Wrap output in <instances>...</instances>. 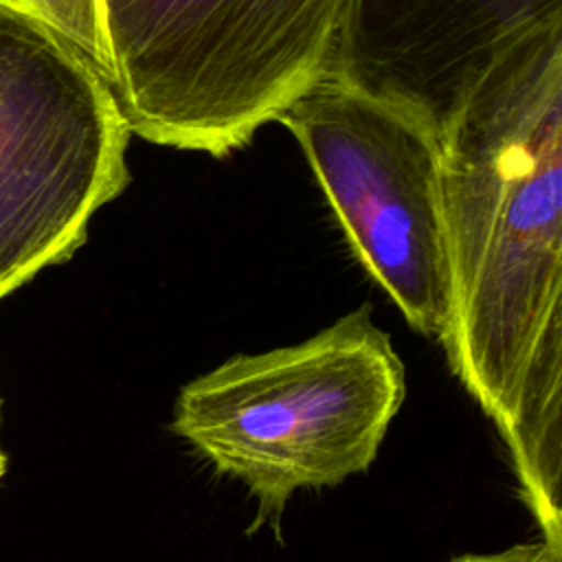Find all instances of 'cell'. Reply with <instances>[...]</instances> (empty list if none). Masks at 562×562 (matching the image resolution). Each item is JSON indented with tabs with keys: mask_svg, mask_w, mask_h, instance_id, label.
<instances>
[{
	"mask_svg": "<svg viewBox=\"0 0 562 562\" xmlns=\"http://www.w3.org/2000/svg\"><path fill=\"white\" fill-rule=\"evenodd\" d=\"M448 364L542 531L562 522V22L518 40L441 138Z\"/></svg>",
	"mask_w": 562,
	"mask_h": 562,
	"instance_id": "6da1fadb",
	"label": "cell"
},
{
	"mask_svg": "<svg viewBox=\"0 0 562 562\" xmlns=\"http://www.w3.org/2000/svg\"><path fill=\"white\" fill-rule=\"evenodd\" d=\"M404 397V362L362 305L303 342L233 356L193 378L176 397L171 430L248 487L255 527L279 529L296 490L369 470Z\"/></svg>",
	"mask_w": 562,
	"mask_h": 562,
	"instance_id": "7a4b0ae2",
	"label": "cell"
},
{
	"mask_svg": "<svg viewBox=\"0 0 562 562\" xmlns=\"http://www.w3.org/2000/svg\"><path fill=\"white\" fill-rule=\"evenodd\" d=\"M345 0H101L132 134L224 156L327 72Z\"/></svg>",
	"mask_w": 562,
	"mask_h": 562,
	"instance_id": "3957f363",
	"label": "cell"
},
{
	"mask_svg": "<svg viewBox=\"0 0 562 562\" xmlns=\"http://www.w3.org/2000/svg\"><path fill=\"white\" fill-rule=\"evenodd\" d=\"M130 134L94 66L0 2V301L86 241L130 182Z\"/></svg>",
	"mask_w": 562,
	"mask_h": 562,
	"instance_id": "277c9868",
	"label": "cell"
},
{
	"mask_svg": "<svg viewBox=\"0 0 562 562\" xmlns=\"http://www.w3.org/2000/svg\"><path fill=\"white\" fill-rule=\"evenodd\" d=\"M349 248L406 323L430 338L446 325L441 143L422 119L321 77L279 116Z\"/></svg>",
	"mask_w": 562,
	"mask_h": 562,
	"instance_id": "5b68a950",
	"label": "cell"
},
{
	"mask_svg": "<svg viewBox=\"0 0 562 562\" xmlns=\"http://www.w3.org/2000/svg\"><path fill=\"white\" fill-rule=\"evenodd\" d=\"M562 22V0H345L325 77L408 110L439 138L492 64Z\"/></svg>",
	"mask_w": 562,
	"mask_h": 562,
	"instance_id": "8992f818",
	"label": "cell"
},
{
	"mask_svg": "<svg viewBox=\"0 0 562 562\" xmlns=\"http://www.w3.org/2000/svg\"><path fill=\"white\" fill-rule=\"evenodd\" d=\"M46 24L70 42L94 70L112 83V59L103 29L101 0H0ZM112 88V86H110Z\"/></svg>",
	"mask_w": 562,
	"mask_h": 562,
	"instance_id": "52a82bcc",
	"label": "cell"
},
{
	"mask_svg": "<svg viewBox=\"0 0 562 562\" xmlns=\"http://www.w3.org/2000/svg\"><path fill=\"white\" fill-rule=\"evenodd\" d=\"M452 562H562V551L553 549L544 540L516 544L498 553H465Z\"/></svg>",
	"mask_w": 562,
	"mask_h": 562,
	"instance_id": "ba28073f",
	"label": "cell"
},
{
	"mask_svg": "<svg viewBox=\"0 0 562 562\" xmlns=\"http://www.w3.org/2000/svg\"><path fill=\"white\" fill-rule=\"evenodd\" d=\"M4 472H7V457H4V452L0 450V479H2Z\"/></svg>",
	"mask_w": 562,
	"mask_h": 562,
	"instance_id": "9c48e42d",
	"label": "cell"
},
{
	"mask_svg": "<svg viewBox=\"0 0 562 562\" xmlns=\"http://www.w3.org/2000/svg\"><path fill=\"white\" fill-rule=\"evenodd\" d=\"M0 411H2V402H0Z\"/></svg>",
	"mask_w": 562,
	"mask_h": 562,
	"instance_id": "30bf717a",
	"label": "cell"
}]
</instances>
